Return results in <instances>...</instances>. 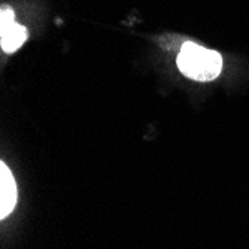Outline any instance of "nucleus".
Here are the masks:
<instances>
[{"instance_id":"obj_2","label":"nucleus","mask_w":249,"mask_h":249,"mask_svg":"<svg viewBox=\"0 0 249 249\" xmlns=\"http://www.w3.org/2000/svg\"><path fill=\"white\" fill-rule=\"evenodd\" d=\"M11 8H2L0 12V45L5 53H15L27 39V30L17 24Z\"/></svg>"},{"instance_id":"obj_1","label":"nucleus","mask_w":249,"mask_h":249,"mask_svg":"<svg viewBox=\"0 0 249 249\" xmlns=\"http://www.w3.org/2000/svg\"><path fill=\"white\" fill-rule=\"evenodd\" d=\"M176 63L184 75L203 82L215 79L222 69V58L216 51L206 50L193 42L182 45Z\"/></svg>"},{"instance_id":"obj_3","label":"nucleus","mask_w":249,"mask_h":249,"mask_svg":"<svg viewBox=\"0 0 249 249\" xmlns=\"http://www.w3.org/2000/svg\"><path fill=\"white\" fill-rule=\"evenodd\" d=\"M17 205V184L5 163H0V218H6Z\"/></svg>"}]
</instances>
